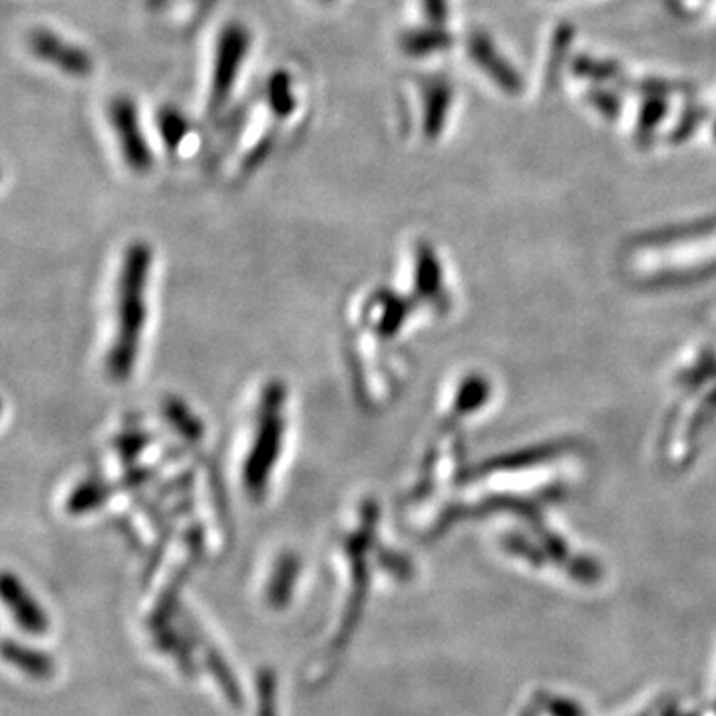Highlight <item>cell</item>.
Here are the masks:
<instances>
[{"label":"cell","mask_w":716,"mask_h":716,"mask_svg":"<svg viewBox=\"0 0 716 716\" xmlns=\"http://www.w3.org/2000/svg\"><path fill=\"white\" fill-rule=\"evenodd\" d=\"M157 124L162 128V135L166 140V146L177 147L181 137L187 132L186 120L177 110H164L157 115Z\"/></svg>","instance_id":"obj_8"},{"label":"cell","mask_w":716,"mask_h":716,"mask_svg":"<svg viewBox=\"0 0 716 716\" xmlns=\"http://www.w3.org/2000/svg\"><path fill=\"white\" fill-rule=\"evenodd\" d=\"M277 396H271L269 412L267 418L261 425V437L257 442V448L253 450L250 458V467H247V484L253 492H260L265 482H267V470L269 464L273 466L277 450H279L280 438V420H279V406H277Z\"/></svg>","instance_id":"obj_5"},{"label":"cell","mask_w":716,"mask_h":716,"mask_svg":"<svg viewBox=\"0 0 716 716\" xmlns=\"http://www.w3.org/2000/svg\"><path fill=\"white\" fill-rule=\"evenodd\" d=\"M425 4L426 14L432 22L447 21L448 7L447 0H422Z\"/></svg>","instance_id":"obj_10"},{"label":"cell","mask_w":716,"mask_h":716,"mask_svg":"<svg viewBox=\"0 0 716 716\" xmlns=\"http://www.w3.org/2000/svg\"><path fill=\"white\" fill-rule=\"evenodd\" d=\"M448 100H450V93L442 84H432L430 90H426V134L437 135L442 130V122H444L448 110Z\"/></svg>","instance_id":"obj_7"},{"label":"cell","mask_w":716,"mask_h":716,"mask_svg":"<svg viewBox=\"0 0 716 716\" xmlns=\"http://www.w3.org/2000/svg\"><path fill=\"white\" fill-rule=\"evenodd\" d=\"M29 51L38 60L53 66L56 70L73 76V78H86L93 73L92 56L82 46L66 41L60 34L51 29H34L29 32Z\"/></svg>","instance_id":"obj_4"},{"label":"cell","mask_w":716,"mask_h":716,"mask_svg":"<svg viewBox=\"0 0 716 716\" xmlns=\"http://www.w3.org/2000/svg\"><path fill=\"white\" fill-rule=\"evenodd\" d=\"M253 34L243 22L231 21L221 26L216 38L211 82H209V108L218 112L228 104L238 86L239 76L247 63Z\"/></svg>","instance_id":"obj_2"},{"label":"cell","mask_w":716,"mask_h":716,"mask_svg":"<svg viewBox=\"0 0 716 716\" xmlns=\"http://www.w3.org/2000/svg\"><path fill=\"white\" fill-rule=\"evenodd\" d=\"M406 53L420 54L434 53L440 46H444V38L438 36V32L418 31L406 34L405 41Z\"/></svg>","instance_id":"obj_9"},{"label":"cell","mask_w":716,"mask_h":716,"mask_svg":"<svg viewBox=\"0 0 716 716\" xmlns=\"http://www.w3.org/2000/svg\"><path fill=\"white\" fill-rule=\"evenodd\" d=\"M128 255L130 257L125 260L124 275L120 285L118 341L114 344V353L110 356V371L115 376H125L132 371L135 353H137V337L142 331V321L146 317L144 293H146L150 251L137 245Z\"/></svg>","instance_id":"obj_1"},{"label":"cell","mask_w":716,"mask_h":716,"mask_svg":"<svg viewBox=\"0 0 716 716\" xmlns=\"http://www.w3.org/2000/svg\"><path fill=\"white\" fill-rule=\"evenodd\" d=\"M267 102H269L271 112L277 115L279 120H287L295 114L297 108V98L293 92V78L291 74L285 70H277V73L269 76L267 82Z\"/></svg>","instance_id":"obj_6"},{"label":"cell","mask_w":716,"mask_h":716,"mask_svg":"<svg viewBox=\"0 0 716 716\" xmlns=\"http://www.w3.org/2000/svg\"><path fill=\"white\" fill-rule=\"evenodd\" d=\"M319 2H324V4H329V2H334V0H319Z\"/></svg>","instance_id":"obj_11"},{"label":"cell","mask_w":716,"mask_h":716,"mask_svg":"<svg viewBox=\"0 0 716 716\" xmlns=\"http://www.w3.org/2000/svg\"><path fill=\"white\" fill-rule=\"evenodd\" d=\"M108 124L115 135L125 166L134 172H150L154 166V152L140 122V110L132 96L118 93L106 108Z\"/></svg>","instance_id":"obj_3"}]
</instances>
